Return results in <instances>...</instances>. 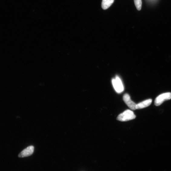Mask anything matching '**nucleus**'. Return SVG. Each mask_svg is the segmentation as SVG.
<instances>
[{"instance_id": "1", "label": "nucleus", "mask_w": 171, "mask_h": 171, "mask_svg": "<svg viewBox=\"0 0 171 171\" xmlns=\"http://www.w3.org/2000/svg\"><path fill=\"white\" fill-rule=\"evenodd\" d=\"M136 116L133 112L131 110H127L120 114L118 116L117 120L121 121H127L135 119Z\"/></svg>"}, {"instance_id": "2", "label": "nucleus", "mask_w": 171, "mask_h": 171, "mask_svg": "<svg viewBox=\"0 0 171 171\" xmlns=\"http://www.w3.org/2000/svg\"><path fill=\"white\" fill-rule=\"evenodd\" d=\"M112 83L115 91L118 93L123 91L124 87L122 81L118 76H116L112 80Z\"/></svg>"}, {"instance_id": "3", "label": "nucleus", "mask_w": 171, "mask_h": 171, "mask_svg": "<svg viewBox=\"0 0 171 171\" xmlns=\"http://www.w3.org/2000/svg\"><path fill=\"white\" fill-rule=\"evenodd\" d=\"M171 99V93L167 92L162 94L157 97L155 99L154 104L156 106L161 105L166 100Z\"/></svg>"}, {"instance_id": "4", "label": "nucleus", "mask_w": 171, "mask_h": 171, "mask_svg": "<svg viewBox=\"0 0 171 171\" xmlns=\"http://www.w3.org/2000/svg\"><path fill=\"white\" fill-rule=\"evenodd\" d=\"M123 99L126 104L132 110H135L136 109V104L131 100L129 94H125L123 97Z\"/></svg>"}, {"instance_id": "5", "label": "nucleus", "mask_w": 171, "mask_h": 171, "mask_svg": "<svg viewBox=\"0 0 171 171\" xmlns=\"http://www.w3.org/2000/svg\"><path fill=\"white\" fill-rule=\"evenodd\" d=\"M34 146H29L20 153L18 155L19 158H24L31 155L34 152Z\"/></svg>"}, {"instance_id": "6", "label": "nucleus", "mask_w": 171, "mask_h": 171, "mask_svg": "<svg viewBox=\"0 0 171 171\" xmlns=\"http://www.w3.org/2000/svg\"><path fill=\"white\" fill-rule=\"evenodd\" d=\"M152 102V100L151 99H147L141 102L136 104V109H141L151 105Z\"/></svg>"}, {"instance_id": "7", "label": "nucleus", "mask_w": 171, "mask_h": 171, "mask_svg": "<svg viewBox=\"0 0 171 171\" xmlns=\"http://www.w3.org/2000/svg\"><path fill=\"white\" fill-rule=\"evenodd\" d=\"M114 0H102L101 3L102 8L105 10L108 9L113 4Z\"/></svg>"}, {"instance_id": "8", "label": "nucleus", "mask_w": 171, "mask_h": 171, "mask_svg": "<svg viewBox=\"0 0 171 171\" xmlns=\"http://www.w3.org/2000/svg\"><path fill=\"white\" fill-rule=\"evenodd\" d=\"M134 2L137 9L139 11L140 10L142 5L141 0H134Z\"/></svg>"}]
</instances>
